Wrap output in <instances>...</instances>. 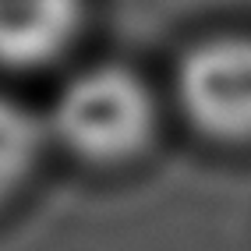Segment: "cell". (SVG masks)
Returning <instances> with one entry per match:
<instances>
[{
    "mask_svg": "<svg viewBox=\"0 0 251 251\" xmlns=\"http://www.w3.org/2000/svg\"><path fill=\"white\" fill-rule=\"evenodd\" d=\"M50 156L53 149L46 138L43 110L0 89V216H7L32 191Z\"/></svg>",
    "mask_w": 251,
    "mask_h": 251,
    "instance_id": "obj_4",
    "label": "cell"
},
{
    "mask_svg": "<svg viewBox=\"0 0 251 251\" xmlns=\"http://www.w3.org/2000/svg\"><path fill=\"white\" fill-rule=\"evenodd\" d=\"M92 0H0V71H53L81 46Z\"/></svg>",
    "mask_w": 251,
    "mask_h": 251,
    "instance_id": "obj_3",
    "label": "cell"
},
{
    "mask_svg": "<svg viewBox=\"0 0 251 251\" xmlns=\"http://www.w3.org/2000/svg\"><path fill=\"white\" fill-rule=\"evenodd\" d=\"M53 156L96 177H121L159 152L174 124L163 81L127 60H89L60 78L43 106Z\"/></svg>",
    "mask_w": 251,
    "mask_h": 251,
    "instance_id": "obj_1",
    "label": "cell"
},
{
    "mask_svg": "<svg viewBox=\"0 0 251 251\" xmlns=\"http://www.w3.org/2000/svg\"><path fill=\"white\" fill-rule=\"evenodd\" d=\"M174 124L223 156H251V28L226 25L180 46L163 81Z\"/></svg>",
    "mask_w": 251,
    "mask_h": 251,
    "instance_id": "obj_2",
    "label": "cell"
}]
</instances>
